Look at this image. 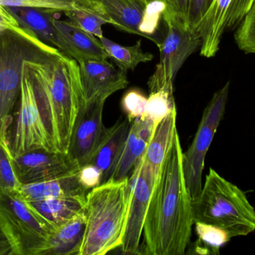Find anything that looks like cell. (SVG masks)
<instances>
[{
	"mask_svg": "<svg viewBox=\"0 0 255 255\" xmlns=\"http://www.w3.org/2000/svg\"><path fill=\"white\" fill-rule=\"evenodd\" d=\"M85 202L86 196H77L28 203L52 233L84 211Z\"/></svg>",
	"mask_w": 255,
	"mask_h": 255,
	"instance_id": "obj_20",
	"label": "cell"
},
{
	"mask_svg": "<svg viewBox=\"0 0 255 255\" xmlns=\"http://www.w3.org/2000/svg\"><path fill=\"white\" fill-rule=\"evenodd\" d=\"M53 24L69 47V56L78 62L109 58L100 40L70 21L54 17Z\"/></svg>",
	"mask_w": 255,
	"mask_h": 255,
	"instance_id": "obj_18",
	"label": "cell"
},
{
	"mask_svg": "<svg viewBox=\"0 0 255 255\" xmlns=\"http://www.w3.org/2000/svg\"><path fill=\"white\" fill-rule=\"evenodd\" d=\"M109 58L114 60L120 69L127 72L134 70L140 63L148 62L154 56L150 52H145L141 48V41L138 40L133 46H123L112 41L107 37H100Z\"/></svg>",
	"mask_w": 255,
	"mask_h": 255,
	"instance_id": "obj_24",
	"label": "cell"
},
{
	"mask_svg": "<svg viewBox=\"0 0 255 255\" xmlns=\"http://www.w3.org/2000/svg\"><path fill=\"white\" fill-rule=\"evenodd\" d=\"M0 4L8 7L49 9L63 13L69 10L81 9L106 15L100 1L94 0H0Z\"/></svg>",
	"mask_w": 255,
	"mask_h": 255,
	"instance_id": "obj_25",
	"label": "cell"
},
{
	"mask_svg": "<svg viewBox=\"0 0 255 255\" xmlns=\"http://www.w3.org/2000/svg\"><path fill=\"white\" fill-rule=\"evenodd\" d=\"M163 17L167 34L158 46L160 61L148 81L150 93L160 89L173 91V82L178 70L202 43L200 34L173 13L164 10Z\"/></svg>",
	"mask_w": 255,
	"mask_h": 255,
	"instance_id": "obj_7",
	"label": "cell"
},
{
	"mask_svg": "<svg viewBox=\"0 0 255 255\" xmlns=\"http://www.w3.org/2000/svg\"><path fill=\"white\" fill-rule=\"evenodd\" d=\"M230 82L217 91L204 110L194 139L188 150L183 153V172L192 199L202 190V173L205 157L216 132L223 120L229 97Z\"/></svg>",
	"mask_w": 255,
	"mask_h": 255,
	"instance_id": "obj_8",
	"label": "cell"
},
{
	"mask_svg": "<svg viewBox=\"0 0 255 255\" xmlns=\"http://www.w3.org/2000/svg\"><path fill=\"white\" fill-rule=\"evenodd\" d=\"M130 197L128 178L109 180L86 195V226L79 255H104L121 248Z\"/></svg>",
	"mask_w": 255,
	"mask_h": 255,
	"instance_id": "obj_3",
	"label": "cell"
},
{
	"mask_svg": "<svg viewBox=\"0 0 255 255\" xmlns=\"http://www.w3.org/2000/svg\"><path fill=\"white\" fill-rule=\"evenodd\" d=\"M13 124L7 136L12 157L35 149L55 151L37 106L29 73L24 64L19 107Z\"/></svg>",
	"mask_w": 255,
	"mask_h": 255,
	"instance_id": "obj_9",
	"label": "cell"
},
{
	"mask_svg": "<svg viewBox=\"0 0 255 255\" xmlns=\"http://www.w3.org/2000/svg\"><path fill=\"white\" fill-rule=\"evenodd\" d=\"M147 2L154 0H145ZM166 4V11L173 13L188 25L190 0H159Z\"/></svg>",
	"mask_w": 255,
	"mask_h": 255,
	"instance_id": "obj_35",
	"label": "cell"
},
{
	"mask_svg": "<svg viewBox=\"0 0 255 255\" xmlns=\"http://www.w3.org/2000/svg\"><path fill=\"white\" fill-rule=\"evenodd\" d=\"M165 10L166 4L163 1L159 0L149 1L147 4L143 19L139 27V31L142 37L152 40L157 46H160V43H159L155 37H153L152 34L155 32L158 25L159 19Z\"/></svg>",
	"mask_w": 255,
	"mask_h": 255,
	"instance_id": "obj_31",
	"label": "cell"
},
{
	"mask_svg": "<svg viewBox=\"0 0 255 255\" xmlns=\"http://www.w3.org/2000/svg\"><path fill=\"white\" fill-rule=\"evenodd\" d=\"M21 26L31 30L40 40L69 56V47L53 24L55 10L34 7H5Z\"/></svg>",
	"mask_w": 255,
	"mask_h": 255,
	"instance_id": "obj_17",
	"label": "cell"
},
{
	"mask_svg": "<svg viewBox=\"0 0 255 255\" xmlns=\"http://www.w3.org/2000/svg\"><path fill=\"white\" fill-rule=\"evenodd\" d=\"M86 226L85 210L54 231L46 255H79Z\"/></svg>",
	"mask_w": 255,
	"mask_h": 255,
	"instance_id": "obj_23",
	"label": "cell"
},
{
	"mask_svg": "<svg viewBox=\"0 0 255 255\" xmlns=\"http://www.w3.org/2000/svg\"><path fill=\"white\" fill-rule=\"evenodd\" d=\"M147 97L139 90H129L124 94L121 102L123 110L130 122L141 118L145 113Z\"/></svg>",
	"mask_w": 255,
	"mask_h": 255,
	"instance_id": "obj_32",
	"label": "cell"
},
{
	"mask_svg": "<svg viewBox=\"0 0 255 255\" xmlns=\"http://www.w3.org/2000/svg\"><path fill=\"white\" fill-rule=\"evenodd\" d=\"M11 250L7 241L0 235V255H10Z\"/></svg>",
	"mask_w": 255,
	"mask_h": 255,
	"instance_id": "obj_37",
	"label": "cell"
},
{
	"mask_svg": "<svg viewBox=\"0 0 255 255\" xmlns=\"http://www.w3.org/2000/svg\"><path fill=\"white\" fill-rule=\"evenodd\" d=\"M198 241L195 250L198 254L220 255V250L230 238L219 228L203 223H195Z\"/></svg>",
	"mask_w": 255,
	"mask_h": 255,
	"instance_id": "obj_26",
	"label": "cell"
},
{
	"mask_svg": "<svg viewBox=\"0 0 255 255\" xmlns=\"http://www.w3.org/2000/svg\"><path fill=\"white\" fill-rule=\"evenodd\" d=\"M176 121L177 110L175 109L154 127L144 154V160L157 177L175 136L178 134Z\"/></svg>",
	"mask_w": 255,
	"mask_h": 255,
	"instance_id": "obj_22",
	"label": "cell"
},
{
	"mask_svg": "<svg viewBox=\"0 0 255 255\" xmlns=\"http://www.w3.org/2000/svg\"><path fill=\"white\" fill-rule=\"evenodd\" d=\"M52 148L68 152L76 120L85 107L79 62L59 49L37 61H25Z\"/></svg>",
	"mask_w": 255,
	"mask_h": 255,
	"instance_id": "obj_2",
	"label": "cell"
},
{
	"mask_svg": "<svg viewBox=\"0 0 255 255\" xmlns=\"http://www.w3.org/2000/svg\"><path fill=\"white\" fill-rule=\"evenodd\" d=\"M16 176L21 184L78 172L80 166L68 154L35 149L12 157Z\"/></svg>",
	"mask_w": 255,
	"mask_h": 255,
	"instance_id": "obj_12",
	"label": "cell"
},
{
	"mask_svg": "<svg viewBox=\"0 0 255 255\" xmlns=\"http://www.w3.org/2000/svg\"><path fill=\"white\" fill-rule=\"evenodd\" d=\"M83 85L85 106L97 101H106L112 94L127 88V72L116 68L106 60L79 62Z\"/></svg>",
	"mask_w": 255,
	"mask_h": 255,
	"instance_id": "obj_14",
	"label": "cell"
},
{
	"mask_svg": "<svg viewBox=\"0 0 255 255\" xmlns=\"http://www.w3.org/2000/svg\"><path fill=\"white\" fill-rule=\"evenodd\" d=\"M179 135L166 154L150 198L139 255L185 254L194 225L192 198L183 172Z\"/></svg>",
	"mask_w": 255,
	"mask_h": 255,
	"instance_id": "obj_1",
	"label": "cell"
},
{
	"mask_svg": "<svg viewBox=\"0 0 255 255\" xmlns=\"http://www.w3.org/2000/svg\"><path fill=\"white\" fill-rule=\"evenodd\" d=\"M12 154L8 144L0 142V190L1 191H17L20 188L19 182L13 163Z\"/></svg>",
	"mask_w": 255,
	"mask_h": 255,
	"instance_id": "obj_29",
	"label": "cell"
},
{
	"mask_svg": "<svg viewBox=\"0 0 255 255\" xmlns=\"http://www.w3.org/2000/svg\"><path fill=\"white\" fill-rule=\"evenodd\" d=\"M192 209L194 223L219 228L230 239L255 231V210L245 193L211 168Z\"/></svg>",
	"mask_w": 255,
	"mask_h": 255,
	"instance_id": "obj_5",
	"label": "cell"
},
{
	"mask_svg": "<svg viewBox=\"0 0 255 255\" xmlns=\"http://www.w3.org/2000/svg\"><path fill=\"white\" fill-rule=\"evenodd\" d=\"M154 127L155 125L145 117L133 121L110 179L118 181L130 178L136 163L146 151Z\"/></svg>",
	"mask_w": 255,
	"mask_h": 255,
	"instance_id": "obj_15",
	"label": "cell"
},
{
	"mask_svg": "<svg viewBox=\"0 0 255 255\" xmlns=\"http://www.w3.org/2000/svg\"><path fill=\"white\" fill-rule=\"evenodd\" d=\"M78 175L81 184L88 190L98 187L103 182L101 172L92 163L82 166Z\"/></svg>",
	"mask_w": 255,
	"mask_h": 255,
	"instance_id": "obj_34",
	"label": "cell"
},
{
	"mask_svg": "<svg viewBox=\"0 0 255 255\" xmlns=\"http://www.w3.org/2000/svg\"><path fill=\"white\" fill-rule=\"evenodd\" d=\"M239 25L235 34L237 44L244 52L255 54V0Z\"/></svg>",
	"mask_w": 255,
	"mask_h": 255,
	"instance_id": "obj_30",
	"label": "cell"
},
{
	"mask_svg": "<svg viewBox=\"0 0 255 255\" xmlns=\"http://www.w3.org/2000/svg\"><path fill=\"white\" fill-rule=\"evenodd\" d=\"M255 0H214L199 25L200 54L211 58L218 52L223 34L239 25Z\"/></svg>",
	"mask_w": 255,
	"mask_h": 255,
	"instance_id": "obj_11",
	"label": "cell"
},
{
	"mask_svg": "<svg viewBox=\"0 0 255 255\" xmlns=\"http://www.w3.org/2000/svg\"><path fill=\"white\" fill-rule=\"evenodd\" d=\"M176 109L173 91L160 89L150 93L143 116L157 126L172 111Z\"/></svg>",
	"mask_w": 255,
	"mask_h": 255,
	"instance_id": "obj_27",
	"label": "cell"
},
{
	"mask_svg": "<svg viewBox=\"0 0 255 255\" xmlns=\"http://www.w3.org/2000/svg\"><path fill=\"white\" fill-rule=\"evenodd\" d=\"M64 13L72 23L78 25L99 38L103 36L102 26L104 24H112V20L106 15L91 10L76 9L64 12Z\"/></svg>",
	"mask_w": 255,
	"mask_h": 255,
	"instance_id": "obj_28",
	"label": "cell"
},
{
	"mask_svg": "<svg viewBox=\"0 0 255 255\" xmlns=\"http://www.w3.org/2000/svg\"><path fill=\"white\" fill-rule=\"evenodd\" d=\"M57 49L21 25L0 31V142L8 144L11 114L20 95L24 62L47 58Z\"/></svg>",
	"mask_w": 255,
	"mask_h": 255,
	"instance_id": "obj_4",
	"label": "cell"
},
{
	"mask_svg": "<svg viewBox=\"0 0 255 255\" xmlns=\"http://www.w3.org/2000/svg\"><path fill=\"white\" fill-rule=\"evenodd\" d=\"M130 123L127 118L124 121L120 120L111 127H106L103 140L89 163L97 166L101 172L102 184L109 181L112 177L114 168L127 140L131 125Z\"/></svg>",
	"mask_w": 255,
	"mask_h": 255,
	"instance_id": "obj_19",
	"label": "cell"
},
{
	"mask_svg": "<svg viewBox=\"0 0 255 255\" xmlns=\"http://www.w3.org/2000/svg\"><path fill=\"white\" fill-rule=\"evenodd\" d=\"M94 1H99V0H94Z\"/></svg>",
	"mask_w": 255,
	"mask_h": 255,
	"instance_id": "obj_38",
	"label": "cell"
},
{
	"mask_svg": "<svg viewBox=\"0 0 255 255\" xmlns=\"http://www.w3.org/2000/svg\"><path fill=\"white\" fill-rule=\"evenodd\" d=\"M19 22L4 6L0 4V31L19 26Z\"/></svg>",
	"mask_w": 255,
	"mask_h": 255,
	"instance_id": "obj_36",
	"label": "cell"
},
{
	"mask_svg": "<svg viewBox=\"0 0 255 255\" xmlns=\"http://www.w3.org/2000/svg\"><path fill=\"white\" fill-rule=\"evenodd\" d=\"M144 155V154H143ZM157 177L145 163L143 156L135 166L130 180V197L123 244L124 254L139 255L141 236L150 198Z\"/></svg>",
	"mask_w": 255,
	"mask_h": 255,
	"instance_id": "obj_10",
	"label": "cell"
},
{
	"mask_svg": "<svg viewBox=\"0 0 255 255\" xmlns=\"http://www.w3.org/2000/svg\"><path fill=\"white\" fill-rule=\"evenodd\" d=\"M78 173L79 171L30 184H22L16 192L27 202L68 196H86L88 190L81 184Z\"/></svg>",
	"mask_w": 255,
	"mask_h": 255,
	"instance_id": "obj_16",
	"label": "cell"
},
{
	"mask_svg": "<svg viewBox=\"0 0 255 255\" xmlns=\"http://www.w3.org/2000/svg\"><path fill=\"white\" fill-rule=\"evenodd\" d=\"M0 235L10 255H46L52 232L17 192L0 190Z\"/></svg>",
	"mask_w": 255,
	"mask_h": 255,
	"instance_id": "obj_6",
	"label": "cell"
},
{
	"mask_svg": "<svg viewBox=\"0 0 255 255\" xmlns=\"http://www.w3.org/2000/svg\"><path fill=\"white\" fill-rule=\"evenodd\" d=\"M112 25L122 31L142 36L139 27L146 8L145 0H99Z\"/></svg>",
	"mask_w": 255,
	"mask_h": 255,
	"instance_id": "obj_21",
	"label": "cell"
},
{
	"mask_svg": "<svg viewBox=\"0 0 255 255\" xmlns=\"http://www.w3.org/2000/svg\"><path fill=\"white\" fill-rule=\"evenodd\" d=\"M214 0H190L189 10L188 25L198 31L199 25Z\"/></svg>",
	"mask_w": 255,
	"mask_h": 255,
	"instance_id": "obj_33",
	"label": "cell"
},
{
	"mask_svg": "<svg viewBox=\"0 0 255 255\" xmlns=\"http://www.w3.org/2000/svg\"><path fill=\"white\" fill-rule=\"evenodd\" d=\"M105 103L85 106L76 120L67 154L80 168L91 161L103 140L106 130L103 121Z\"/></svg>",
	"mask_w": 255,
	"mask_h": 255,
	"instance_id": "obj_13",
	"label": "cell"
}]
</instances>
